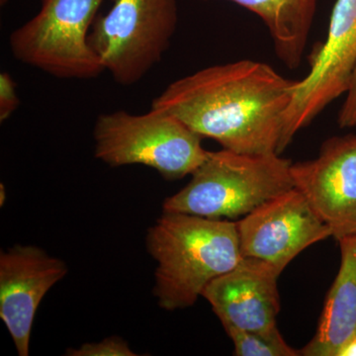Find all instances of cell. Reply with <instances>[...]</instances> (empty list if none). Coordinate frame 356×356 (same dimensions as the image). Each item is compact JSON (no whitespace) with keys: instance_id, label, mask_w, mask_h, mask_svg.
<instances>
[{"instance_id":"obj_1","label":"cell","mask_w":356,"mask_h":356,"mask_svg":"<svg viewBox=\"0 0 356 356\" xmlns=\"http://www.w3.org/2000/svg\"><path fill=\"white\" fill-rule=\"evenodd\" d=\"M295 83L264 63L238 60L173 81L154 98L152 108L173 115L222 149L278 154Z\"/></svg>"},{"instance_id":"obj_2","label":"cell","mask_w":356,"mask_h":356,"mask_svg":"<svg viewBox=\"0 0 356 356\" xmlns=\"http://www.w3.org/2000/svg\"><path fill=\"white\" fill-rule=\"evenodd\" d=\"M146 245L158 262L154 294L166 311L193 306L243 257L236 222L182 213H163L147 229Z\"/></svg>"},{"instance_id":"obj_3","label":"cell","mask_w":356,"mask_h":356,"mask_svg":"<svg viewBox=\"0 0 356 356\" xmlns=\"http://www.w3.org/2000/svg\"><path fill=\"white\" fill-rule=\"evenodd\" d=\"M292 163L281 154L208 152L188 184L166 198L163 213L216 220L245 217L294 186Z\"/></svg>"},{"instance_id":"obj_4","label":"cell","mask_w":356,"mask_h":356,"mask_svg":"<svg viewBox=\"0 0 356 356\" xmlns=\"http://www.w3.org/2000/svg\"><path fill=\"white\" fill-rule=\"evenodd\" d=\"M93 137L95 156L103 163L113 168L149 166L166 180L191 175L208 154L202 137L159 109L140 115L125 110L100 114Z\"/></svg>"},{"instance_id":"obj_5","label":"cell","mask_w":356,"mask_h":356,"mask_svg":"<svg viewBox=\"0 0 356 356\" xmlns=\"http://www.w3.org/2000/svg\"><path fill=\"white\" fill-rule=\"evenodd\" d=\"M177 23V0H113L95 18L88 41L115 83L133 86L161 62Z\"/></svg>"},{"instance_id":"obj_6","label":"cell","mask_w":356,"mask_h":356,"mask_svg":"<svg viewBox=\"0 0 356 356\" xmlns=\"http://www.w3.org/2000/svg\"><path fill=\"white\" fill-rule=\"evenodd\" d=\"M102 2L41 0L39 13L9 37L14 58L58 79L99 76L105 69L88 36Z\"/></svg>"},{"instance_id":"obj_7","label":"cell","mask_w":356,"mask_h":356,"mask_svg":"<svg viewBox=\"0 0 356 356\" xmlns=\"http://www.w3.org/2000/svg\"><path fill=\"white\" fill-rule=\"evenodd\" d=\"M356 67V0H337L327 39L312 58L308 76L296 81L283 118L278 154L327 105L348 92Z\"/></svg>"},{"instance_id":"obj_8","label":"cell","mask_w":356,"mask_h":356,"mask_svg":"<svg viewBox=\"0 0 356 356\" xmlns=\"http://www.w3.org/2000/svg\"><path fill=\"white\" fill-rule=\"evenodd\" d=\"M236 226L243 257L268 262L280 273L306 248L332 236L296 187L261 204Z\"/></svg>"},{"instance_id":"obj_9","label":"cell","mask_w":356,"mask_h":356,"mask_svg":"<svg viewBox=\"0 0 356 356\" xmlns=\"http://www.w3.org/2000/svg\"><path fill=\"white\" fill-rule=\"evenodd\" d=\"M291 175L332 236H356V135L327 139L317 158L292 163Z\"/></svg>"},{"instance_id":"obj_10","label":"cell","mask_w":356,"mask_h":356,"mask_svg":"<svg viewBox=\"0 0 356 356\" xmlns=\"http://www.w3.org/2000/svg\"><path fill=\"white\" fill-rule=\"evenodd\" d=\"M67 273L64 261L33 245H16L0 254V318L20 356L29 355L33 322L42 300Z\"/></svg>"},{"instance_id":"obj_11","label":"cell","mask_w":356,"mask_h":356,"mask_svg":"<svg viewBox=\"0 0 356 356\" xmlns=\"http://www.w3.org/2000/svg\"><path fill=\"white\" fill-rule=\"evenodd\" d=\"M280 274L268 262L243 257L233 269L210 282L202 297L209 302L225 332L275 331L280 311Z\"/></svg>"},{"instance_id":"obj_12","label":"cell","mask_w":356,"mask_h":356,"mask_svg":"<svg viewBox=\"0 0 356 356\" xmlns=\"http://www.w3.org/2000/svg\"><path fill=\"white\" fill-rule=\"evenodd\" d=\"M341 266L330 288L317 331L302 348L304 356H337L344 343L356 336V236L337 241Z\"/></svg>"},{"instance_id":"obj_13","label":"cell","mask_w":356,"mask_h":356,"mask_svg":"<svg viewBox=\"0 0 356 356\" xmlns=\"http://www.w3.org/2000/svg\"><path fill=\"white\" fill-rule=\"evenodd\" d=\"M209 1V0H200ZM259 16L274 51L289 69L300 67L320 0H229Z\"/></svg>"},{"instance_id":"obj_14","label":"cell","mask_w":356,"mask_h":356,"mask_svg":"<svg viewBox=\"0 0 356 356\" xmlns=\"http://www.w3.org/2000/svg\"><path fill=\"white\" fill-rule=\"evenodd\" d=\"M236 356H299L301 351L286 343L280 330L269 332L229 330Z\"/></svg>"},{"instance_id":"obj_15","label":"cell","mask_w":356,"mask_h":356,"mask_svg":"<svg viewBox=\"0 0 356 356\" xmlns=\"http://www.w3.org/2000/svg\"><path fill=\"white\" fill-rule=\"evenodd\" d=\"M69 356H136L128 343L118 337H110L97 343H84L77 350L67 351Z\"/></svg>"},{"instance_id":"obj_16","label":"cell","mask_w":356,"mask_h":356,"mask_svg":"<svg viewBox=\"0 0 356 356\" xmlns=\"http://www.w3.org/2000/svg\"><path fill=\"white\" fill-rule=\"evenodd\" d=\"M16 83L8 72L0 74V121H6L19 107Z\"/></svg>"},{"instance_id":"obj_17","label":"cell","mask_w":356,"mask_h":356,"mask_svg":"<svg viewBox=\"0 0 356 356\" xmlns=\"http://www.w3.org/2000/svg\"><path fill=\"white\" fill-rule=\"evenodd\" d=\"M337 123L341 128L356 127V67L346 92V100L339 111Z\"/></svg>"},{"instance_id":"obj_18","label":"cell","mask_w":356,"mask_h":356,"mask_svg":"<svg viewBox=\"0 0 356 356\" xmlns=\"http://www.w3.org/2000/svg\"><path fill=\"white\" fill-rule=\"evenodd\" d=\"M337 356H356V336L351 337L343 344Z\"/></svg>"},{"instance_id":"obj_19","label":"cell","mask_w":356,"mask_h":356,"mask_svg":"<svg viewBox=\"0 0 356 356\" xmlns=\"http://www.w3.org/2000/svg\"><path fill=\"white\" fill-rule=\"evenodd\" d=\"M0 196H1V199H0V204L1 206L3 205V203L6 202V187H4L3 184L0 185Z\"/></svg>"},{"instance_id":"obj_20","label":"cell","mask_w":356,"mask_h":356,"mask_svg":"<svg viewBox=\"0 0 356 356\" xmlns=\"http://www.w3.org/2000/svg\"><path fill=\"white\" fill-rule=\"evenodd\" d=\"M8 1L9 0H0V4H1V6H6Z\"/></svg>"}]
</instances>
